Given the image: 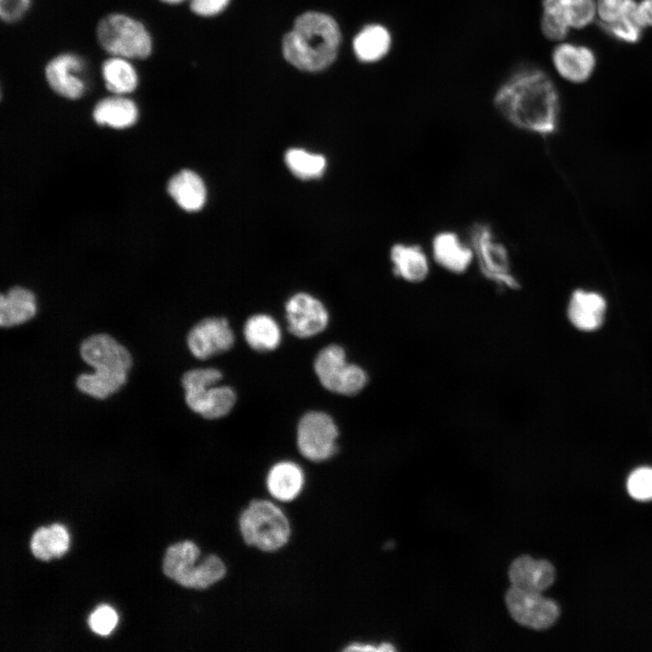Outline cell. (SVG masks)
Returning a JSON list of instances; mask_svg holds the SVG:
<instances>
[{"mask_svg": "<svg viewBox=\"0 0 652 652\" xmlns=\"http://www.w3.org/2000/svg\"><path fill=\"white\" fill-rule=\"evenodd\" d=\"M559 94L551 78L537 68H523L501 85L494 97L500 114L514 127L539 135L555 131Z\"/></svg>", "mask_w": 652, "mask_h": 652, "instance_id": "obj_1", "label": "cell"}, {"mask_svg": "<svg viewBox=\"0 0 652 652\" xmlns=\"http://www.w3.org/2000/svg\"><path fill=\"white\" fill-rule=\"evenodd\" d=\"M340 42L337 23L328 14L308 12L299 16L283 40L285 59L300 70L321 71L336 58Z\"/></svg>", "mask_w": 652, "mask_h": 652, "instance_id": "obj_2", "label": "cell"}, {"mask_svg": "<svg viewBox=\"0 0 652 652\" xmlns=\"http://www.w3.org/2000/svg\"><path fill=\"white\" fill-rule=\"evenodd\" d=\"M238 529L247 546L267 553L284 548L292 536L287 514L274 502L262 498L251 500L240 512Z\"/></svg>", "mask_w": 652, "mask_h": 652, "instance_id": "obj_3", "label": "cell"}, {"mask_svg": "<svg viewBox=\"0 0 652 652\" xmlns=\"http://www.w3.org/2000/svg\"><path fill=\"white\" fill-rule=\"evenodd\" d=\"M200 549L185 541L169 546L163 561L164 573L178 584L196 590H204L216 584L227 574V567L216 554H208L197 563Z\"/></svg>", "mask_w": 652, "mask_h": 652, "instance_id": "obj_4", "label": "cell"}, {"mask_svg": "<svg viewBox=\"0 0 652 652\" xmlns=\"http://www.w3.org/2000/svg\"><path fill=\"white\" fill-rule=\"evenodd\" d=\"M97 37L109 53L126 59H145L152 51V40L147 28L138 20L123 14H111L99 23Z\"/></svg>", "mask_w": 652, "mask_h": 652, "instance_id": "obj_5", "label": "cell"}, {"mask_svg": "<svg viewBox=\"0 0 652 652\" xmlns=\"http://www.w3.org/2000/svg\"><path fill=\"white\" fill-rule=\"evenodd\" d=\"M314 371L326 389L345 396L360 393L368 383L365 369L348 363L344 349L337 344L328 345L318 353Z\"/></svg>", "mask_w": 652, "mask_h": 652, "instance_id": "obj_6", "label": "cell"}, {"mask_svg": "<svg viewBox=\"0 0 652 652\" xmlns=\"http://www.w3.org/2000/svg\"><path fill=\"white\" fill-rule=\"evenodd\" d=\"M474 254L482 273L492 282L510 289L519 287L505 245L486 224H475L470 231Z\"/></svg>", "mask_w": 652, "mask_h": 652, "instance_id": "obj_7", "label": "cell"}, {"mask_svg": "<svg viewBox=\"0 0 652 652\" xmlns=\"http://www.w3.org/2000/svg\"><path fill=\"white\" fill-rule=\"evenodd\" d=\"M338 427L327 413L310 411L297 427V446L306 459L319 463L330 459L337 451Z\"/></svg>", "mask_w": 652, "mask_h": 652, "instance_id": "obj_8", "label": "cell"}, {"mask_svg": "<svg viewBox=\"0 0 652 652\" xmlns=\"http://www.w3.org/2000/svg\"><path fill=\"white\" fill-rule=\"evenodd\" d=\"M505 601L512 617L521 625L544 629L558 619L560 609L557 603L541 593L526 591L512 586L506 592Z\"/></svg>", "mask_w": 652, "mask_h": 652, "instance_id": "obj_9", "label": "cell"}, {"mask_svg": "<svg viewBox=\"0 0 652 652\" xmlns=\"http://www.w3.org/2000/svg\"><path fill=\"white\" fill-rule=\"evenodd\" d=\"M82 359L95 371L127 374L132 365L129 350L105 333L86 338L80 347Z\"/></svg>", "mask_w": 652, "mask_h": 652, "instance_id": "obj_10", "label": "cell"}, {"mask_svg": "<svg viewBox=\"0 0 652 652\" xmlns=\"http://www.w3.org/2000/svg\"><path fill=\"white\" fill-rule=\"evenodd\" d=\"M289 331L299 338H310L328 325L329 314L323 303L306 292L292 295L285 304Z\"/></svg>", "mask_w": 652, "mask_h": 652, "instance_id": "obj_11", "label": "cell"}, {"mask_svg": "<svg viewBox=\"0 0 652 652\" xmlns=\"http://www.w3.org/2000/svg\"><path fill=\"white\" fill-rule=\"evenodd\" d=\"M234 332L225 318L210 317L198 321L187 334V346L199 360L230 350L234 344Z\"/></svg>", "mask_w": 652, "mask_h": 652, "instance_id": "obj_12", "label": "cell"}, {"mask_svg": "<svg viewBox=\"0 0 652 652\" xmlns=\"http://www.w3.org/2000/svg\"><path fill=\"white\" fill-rule=\"evenodd\" d=\"M84 61L73 53H62L53 58L45 67L50 87L67 99H78L86 90Z\"/></svg>", "mask_w": 652, "mask_h": 652, "instance_id": "obj_13", "label": "cell"}, {"mask_svg": "<svg viewBox=\"0 0 652 652\" xmlns=\"http://www.w3.org/2000/svg\"><path fill=\"white\" fill-rule=\"evenodd\" d=\"M551 61L557 72L573 83L586 82L596 65L595 54L590 48L570 43L558 44L552 51Z\"/></svg>", "mask_w": 652, "mask_h": 652, "instance_id": "obj_14", "label": "cell"}, {"mask_svg": "<svg viewBox=\"0 0 652 652\" xmlns=\"http://www.w3.org/2000/svg\"><path fill=\"white\" fill-rule=\"evenodd\" d=\"M305 485L303 469L295 462L282 460L273 464L265 477V487L274 500L290 503L296 500Z\"/></svg>", "mask_w": 652, "mask_h": 652, "instance_id": "obj_15", "label": "cell"}, {"mask_svg": "<svg viewBox=\"0 0 652 652\" xmlns=\"http://www.w3.org/2000/svg\"><path fill=\"white\" fill-rule=\"evenodd\" d=\"M509 577L513 586L526 591L542 593L553 583L555 570L546 560L523 555L512 562Z\"/></svg>", "mask_w": 652, "mask_h": 652, "instance_id": "obj_16", "label": "cell"}, {"mask_svg": "<svg viewBox=\"0 0 652 652\" xmlns=\"http://www.w3.org/2000/svg\"><path fill=\"white\" fill-rule=\"evenodd\" d=\"M216 385L186 390L185 399L189 408L208 419L227 415L236 401L235 392L228 386Z\"/></svg>", "mask_w": 652, "mask_h": 652, "instance_id": "obj_17", "label": "cell"}, {"mask_svg": "<svg viewBox=\"0 0 652 652\" xmlns=\"http://www.w3.org/2000/svg\"><path fill=\"white\" fill-rule=\"evenodd\" d=\"M432 254L442 268L455 274L466 272L475 257L472 247L450 231H443L434 236Z\"/></svg>", "mask_w": 652, "mask_h": 652, "instance_id": "obj_18", "label": "cell"}, {"mask_svg": "<svg viewBox=\"0 0 652 652\" xmlns=\"http://www.w3.org/2000/svg\"><path fill=\"white\" fill-rule=\"evenodd\" d=\"M392 270L396 276L405 282L417 283L429 274V261L420 245L398 243L390 249Z\"/></svg>", "mask_w": 652, "mask_h": 652, "instance_id": "obj_19", "label": "cell"}, {"mask_svg": "<svg viewBox=\"0 0 652 652\" xmlns=\"http://www.w3.org/2000/svg\"><path fill=\"white\" fill-rule=\"evenodd\" d=\"M605 311L606 302L600 294L576 290L569 302L568 317L576 328L590 331L601 325Z\"/></svg>", "mask_w": 652, "mask_h": 652, "instance_id": "obj_20", "label": "cell"}, {"mask_svg": "<svg viewBox=\"0 0 652 652\" xmlns=\"http://www.w3.org/2000/svg\"><path fill=\"white\" fill-rule=\"evenodd\" d=\"M168 191L177 204L186 211H197L206 202V191L201 177L189 169H184L174 175L168 184Z\"/></svg>", "mask_w": 652, "mask_h": 652, "instance_id": "obj_21", "label": "cell"}, {"mask_svg": "<svg viewBox=\"0 0 652 652\" xmlns=\"http://www.w3.org/2000/svg\"><path fill=\"white\" fill-rule=\"evenodd\" d=\"M36 312L34 293L23 287L11 288L0 297V325L12 327L29 321Z\"/></svg>", "mask_w": 652, "mask_h": 652, "instance_id": "obj_22", "label": "cell"}, {"mask_svg": "<svg viewBox=\"0 0 652 652\" xmlns=\"http://www.w3.org/2000/svg\"><path fill=\"white\" fill-rule=\"evenodd\" d=\"M579 0H542L541 29L551 41L565 38L570 26L571 16Z\"/></svg>", "mask_w": 652, "mask_h": 652, "instance_id": "obj_23", "label": "cell"}, {"mask_svg": "<svg viewBox=\"0 0 652 652\" xmlns=\"http://www.w3.org/2000/svg\"><path fill=\"white\" fill-rule=\"evenodd\" d=\"M391 42L389 31L383 25L373 24L363 27L355 36L353 49L359 60L373 62L388 53Z\"/></svg>", "mask_w": 652, "mask_h": 652, "instance_id": "obj_24", "label": "cell"}, {"mask_svg": "<svg viewBox=\"0 0 652 652\" xmlns=\"http://www.w3.org/2000/svg\"><path fill=\"white\" fill-rule=\"evenodd\" d=\"M244 336L252 349L262 352L275 350L282 340L278 323L264 313L254 314L247 319L244 326Z\"/></svg>", "mask_w": 652, "mask_h": 652, "instance_id": "obj_25", "label": "cell"}, {"mask_svg": "<svg viewBox=\"0 0 652 652\" xmlns=\"http://www.w3.org/2000/svg\"><path fill=\"white\" fill-rule=\"evenodd\" d=\"M93 118L100 125L124 129L136 122L138 109L129 99L120 96L110 97L97 103L93 110Z\"/></svg>", "mask_w": 652, "mask_h": 652, "instance_id": "obj_26", "label": "cell"}, {"mask_svg": "<svg viewBox=\"0 0 652 652\" xmlns=\"http://www.w3.org/2000/svg\"><path fill=\"white\" fill-rule=\"evenodd\" d=\"M102 77L106 88L115 94H125L133 91L138 85V74L126 58L114 56L102 64Z\"/></svg>", "mask_w": 652, "mask_h": 652, "instance_id": "obj_27", "label": "cell"}, {"mask_svg": "<svg viewBox=\"0 0 652 652\" xmlns=\"http://www.w3.org/2000/svg\"><path fill=\"white\" fill-rule=\"evenodd\" d=\"M127 374L94 371L92 374H81L76 379V387L80 391L91 397L104 399L119 390L126 382Z\"/></svg>", "mask_w": 652, "mask_h": 652, "instance_id": "obj_28", "label": "cell"}, {"mask_svg": "<svg viewBox=\"0 0 652 652\" xmlns=\"http://www.w3.org/2000/svg\"><path fill=\"white\" fill-rule=\"evenodd\" d=\"M284 161L290 171L302 179L319 177L326 167V159L322 155L297 148L285 152Z\"/></svg>", "mask_w": 652, "mask_h": 652, "instance_id": "obj_29", "label": "cell"}, {"mask_svg": "<svg viewBox=\"0 0 652 652\" xmlns=\"http://www.w3.org/2000/svg\"><path fill=\"white\" fill-rule=\"evenodd\" d=\"M637 3L635 0H627L623 16L615 23L600 24V26L619 41L628 43H637L641 37L643 29L635 19Z\"/></svg>", "mask_w": 652, "mask_h": 652, "instance_id": "obj_30", "label": "cell"}, {"mask_svg": "<svg viewBox=\"0 0 652 652\" xmlns=\"http://www.w3.org/2000/svg\"><path fill=\"white\" fill-rule=\"evenodd\" d=\"M627 488L636 500H652V468L639 467L634 470L628 479Z\"/></svg>", "mask_w": 652, "mask_h": 652, "instance_id": "obj_31", "label": "cell"}, {"mask_svg": "<svg viewBox=\"0 0 652 652\" xmlns=\"http://www.w3.org/2000/svg\"><path fill=\"white\" fill-rule=\"evenodd\" d=\"M222 378V373L216 369H195L187 371L181 381L184 389L190 390L216 385Z\"/></svg>", "mask_w": 652, "mask_h": 652, "instance_id": "obj_32", "label": "cell"}, {"mask_svg": "<svg viewBox=\"0 0 652 652\" xmlns=\"http://www.w3.org/2000/svg\"><path fill=\"white\" fill-rule=\"evenodd\" d=\"M117 621V613L108 605L99 606L88 619L91 630L102 636L109 635L115 628Z\"/></svg>", "mask_w": 652, "mask_h": 652, "instance_id": "obj_33", "label": "cell"}, {"mask_svg": "<svg viewBox=\"0 0 652 652\" xmlns=\"http://www.w3.org/2000/svg\"><path fill=\"white\" fill-rule=\"evenodd\" d=\"M627 0H598L597 14L600 24H612L619 20L624 13Z\"/></svg>", "mask_w": 652, "mask_h": 652, "instance_id": "obj_34", "label": "cell"}, {"mask_svg": "<svg viewBox=\"0 0 652 652\" xmlns=\"http://www.w3.org/2000/svg\"><path fill=\"white\" fill-rule=\"evenodd\" d=\"M30 6V0H0V15L3 21L14 23L22 18Z\"/></svg>", "mask_w": 652, "mask_h": 652, "instance_id": "obj_35", "label": "cell"}, {"mask_svg": "<svg viewBox=\"0 0 652 652\" xmlns=\"http://www.w3.org/2000/svg\"><path fill=\"white\" fill-rule=\"evenodd\" d=\"M30 547L33 554L43 561L53 557L49 542V528L40 527L33 534Z\"/></svg>", "mask_w": 652, "mask_h": 652, "instance_id": "obj_36", "label": "cell"}, {"mask_svg": "<svg viewBox=\"0 0 652 652\" xmlns=\"http://www.w3.org/2000/svg\"><path fill=\"white\" fill-rule=\"evenodd\" d=\"M49 542L53 557L62 556L67 551L69 544L66 529L59 523L52 524L49 527Z\"/></svg>", "mask_w": 652, "mask_h": 652, "instance_id": "obj_37", "label": "cell"}, {"mask_svg": "<svg viewBox=\"0 0 652 652\" xmlns=\"http://www.w3.org/2000/svg\"><path fill=\"white\" fill-rule=\"evenodd\" d=\"M229 0H191V10L202 16L215 15L222 12Z\"/></svg>", "mask_w": 652, "mask_h": 652, "instance_id": "obj_38", "label": "cell"}, {"mask_svg": "<svg viewBox=\"0 0 652 652\" xmlns=\"http://www.w3.org/2000/svg\"><path fill=\"white\" fill-rule=\"evenodd\" d=\"M635 19L642 28L652 26V0L637 3Z\"/></svg>", "mask_w": 652, "mask_h": 652, "instance_id": "obj_39", "label": "cell"}, {"mask_svg": "<svg viewBox=\"0 0 652 652\" xmlns=\"http://www.w3.org/2000/svg\"><path fill=\"white\" fill-rule=\"evenodd\" d=\"M344 652H368V651H380V652H390L395 651V647L389 643H381L378 646L369 643L354 642L347 645L343 649Z\"/></svg>", "mask_w": 652, "mask_h": 652, "instance_id": "obj_40", "label": "cell"}, {"mask_svg": "<svg viewBox=\"0 0 652 652\" xmlns=\"http://www.w3.org/2000/svg\"><path fill=\"white\" fill-rule=\"evenodd\" d=\"M162 2L168 3V4H178L181 3L184 0H160Z\"/></svg>", "mask_w": 652, "mask_h": 652, "instance_id": "obj_41", "label": "cell"}]
</instances>
